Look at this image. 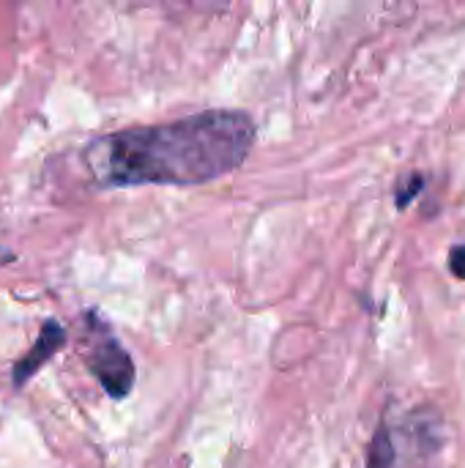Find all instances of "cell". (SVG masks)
<instances>
[{
  "mask_svg": "<svg viewBox=\"0 0 465 468\" xmlns=\"http://www.w3.org/2000/svg\"><path fill=\"white\" fill-rule=\"evenodd\" d=\"M406 433L403 425H381L370 444V461L367 468H406Z\"/></svg>",
  "mask_w": 465,
  "mask_h": 468,
  "instance_id": "4",
  "label": "cell"
},
{
  "mask_svg": "<svg viewBox=\"0 0 465 468\" xmlns=\"http://www.w3.org/2000/svg\"><path fill=\"white\" fill-rule=\"evenodd\" d=\"M252 145L255 123L247 112L208 110L107 134L88 148V167L104 186H192L241 167Z\"/></svg>",
  "mask_w": 465,
  "mask_h": 468,
  "instance_id": "1",
  "label": "cell"
},
{
  "mask_svg": "<svg viewBox=\"0 0 465 468\" xmlns=\"http://www.w3.org/2000/svg\"><path fill=\"white\" fill-rule=\"evenodd\" d=\"M63 343H66V329L58 324V321H44V326H41V332H38V337H36V343H33V348L14 365V370H11V384L16 387V389H22L60 348H63Z\"/></svg>",
  "mask_w": 465,
  "mask_h": 468,
  "instance_id": "3",
  "label": "cell"
},
{
  "mask_svg": "<svg viewBox=\"0 0 465 468\" xmlns=\"http://www.w3.org/2000/svg\"><path fill=\"white\" fill-rule=\"evenodd\" d=\"M419 189H422V178H419V176H414V178L408 181V186H397V206L406 208V206L417 197Z\"/></svg>",
  "mask_w": 465,
  "mask_h": 468,
  "instance_id": "5",
  "label": "cell"
},
{
  "mask_svg": "<svg viewBox=\"0 0 465 468\" xmlns=\"http://www.w3.org/2000/svg\"><path fill=\"white\" fill-rule=\"evenodd\" d=\"M85 359H88V370L96 376V381L112 400H123L132 392L134 362L126 354V348L112 335L104 332V326H99V332L90 337V348Z\"/></svg>",
  "mask_w": 465,
  "mask_h": 468,
  "instance_id": "2",
  "label": "cell"
},
{
  "mask_svg": "<svg viewBox=\"0 0 465 468\" xmlns=\"http://www.w3.org/2000/svg\"><path fill=\"white\" fill-rule=\"evenodd\" d=\"M449 266H452V271H455L458 277H463L465 280V247H455V250H452Z\"/></svg>",
  "mask_w": 465,
  "mask_h": 468,
  "instance_id": "6",
  "label": "cell"
}]
</instances>
